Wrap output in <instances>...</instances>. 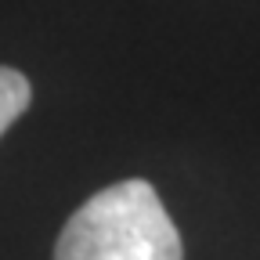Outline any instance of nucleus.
Here are the masks:
<instances>
[{"instance_id": "1", "label": "nucleus", "mask_w": 260, "mask_h": 260, "mask_svg": "<svg viewBox=\"0 0 260 260\" xmlns=\"http://www.w3.org/2000/svg\"><path fill=\"white\" fill-rule=\"evenodd\" d=\"M54 260H181V235L159 191L130 177L90 195L69 217Z\"/></svg>"}, {"instance_id": "2", "label": "nucleus", "mask_w": 260, "mask_h": 260, "mask_svg": "<svg viewBox=\"0 0 260 260\" xmlns=\"http://www.w3.org/2000/svg\"><path fill=\"white\" fill-rule=\"evenodd\" d=\"M29 98H32V87L22 73L15 69H4L0 65V134L29 109Z\"/></svg>"}]
</instances>
